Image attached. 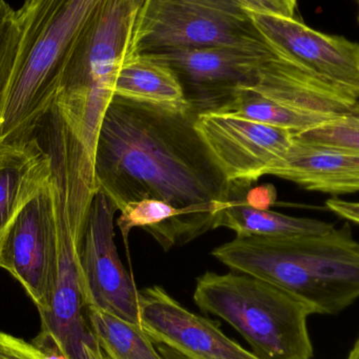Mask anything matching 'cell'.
I'll return each mask as SVG.
<instances>
[{
    "label": "cell",
    "mask_w": 359,
    "mask_h": 359,
    "mask_svg": "<svg viewBox=\"0 0 359 359\" xmlns=\"http://www.w3.org/2000/svg\"><path fill=\"white\" fill-rule=\"evenodd\" d=\"M190 107H160L114 96L101 123L95 179L121 211L154 198L177 208L229 202L248 187L226 178L196 132Z\"/></svg>",
    "instance_id": "6da1fadb"
},
{
    "label": "cell",
    "mask_w": 359,
    "mask_h": 359,
    "mask_svg": "<svg viewBox=\"0 0 359 359\" xmlns=\"http://www.w3.org/2000/svg\"><path fill=\"white\" fill-rule=\"evenodd\" d=\"M212 255L299 297L314 314H339L359 299V242L348 224L322 234L236 236Z\"/></svg>",
    "instance_id": "7a4b0ae2"
},
{
    "label": "cell",
    "mask_w": 359,
    "mask_h": 359,
    "mask_svg": "<svg viewBox=\"0 0 359 359\" xmlns=\"http://www.w3.org/2000/svg\"><path fill=\"white\" fill-rule=\"evenodd\" d=\"M107 0H25L20 42L0 97V147L25 142L52 104L67 56Z\"/></svg>",
    "instance_id": "3957f363"
},
{
    "label": "cell",
    "mask_w": 359,
    "mask_h": 359,
    "mask_svg": "<svg viewBox=\"0 0 359 359\" xmlns=\"http://www.w3.org/2000/svg\"><path fill=\"white\" fill-rule=\"evenodd\" d=\"M194 301L236 329L257 358H313L307 325L313 310L266 280L236 271L206 272L196 280Z\"/></svg>",
    "instance_id": "277c9868"
},
{
    "label": "cell",
    "mask_w": 359,
    "mask_h": 359,
    "mask_svg": "<svg viewBox=\"0 0 359 359\" xmlns=\"http://www.w3.org/2000/svg\"><path fill=\"white\" fill-rule=\"evenodd\" d=\"M144 0H107L74 43L56 99L77 126L94 157L118 72L133 56L132 44Z\"/></svg>",
    "instance_id": "5b68a950"
},
{
    "label": "cell",
    "mask_w": 359,
    "mask_h": 359,
    "mask_svg": "<svg viewBox=\"0 0 359 359\" xmlns=\"http://www.w3.org/2000/svg\"><path fill=\"white\" fill-rule=\"evenodd\" d=\"M192 48L273 50L234 0H144L133 55Z\"/></svg>",
    "instance_id": "8992f818"
},
{
    "label": "cell",
    "mask_w": 359,
    "mask_h": 359,
    "mask_svg": "<svg viewBox=\"0 0 359 359\" xmlns=\"http://www.w3.org/2000/svg\"><path fill=\"white\" fill-rule=\"evenodd\" d=\"M118 209L98 189L80 244L79 264L86 309L100 310L140 325V291L120 261L115 245L114 217Z\"/></svg>",
    "instance_id": "52a82bcc"
},
{
    "label": "cell",
    "mask_w": 359,
    "mask_h": 359,
    "mask_svg": "<svg viewBox=\"0 0 359 359\" xmlns=\"http://www.w3.org/2000/svg\"><path fill=\"white\" fill-rule=\"evenodd\" d=\"M273 50L192 48L147 55L178 78L186 102L196 115L219 113L240 88L253 86L259 65Z\"/></svg>",
    "instance_id": "ba28073f"
},
{
    "label": "cell",
    "mask_w": 359,
    "mask_h": 359,
    "mask_svg": "<svg viewBox=\"0 0 359 359\" xmlns=\"http://www.w3.org/2000/svg\"><path fill=\"white\" fill-rule=\"evenodd\" d=\"M0 268L20 283L38 312L46 310L57 271L56 217L50 181L25 205L6 232L0 247Z\"/></svg>",
    "instance_id": "9c48e42d"
},
{
    "label": "cell",
    "mask_w": 359,
    "mask_h": 359,
    "mask_svg": "<svg viewBox=\"0 0 359 359\" xmlns=\"http://www.w3.org/2000/svg\"><path fill=\"white\" fill-rule=\"evenodd\" d=\"M196 132L228 181L250 186L278 161L294 133L221 113L198 115Z\"/></svg>",
    "instance_id": "30bf717a"
},
{
    "label": "cell",
    "mask_w": 359,
    "mask_h": 359,
    "mask_svg": "<svg viewBox=\"0 0 359 359\" xmlns=\"http://www.w3.org/2000/svg\"><path fill=\"white\" fill-rule=\"evenodd\" d=\"M278 56L359 98V43L308 27L299 18L248 12Z\"/></svg>",
    "instance_id": "8fae6325"
},
{
    "label": "cell",
    "mask_w": 359,
    "mask_h": 359,
    "mask_svg": "<svg viewBox=\"0 0 359 359\" xmlns=\"http://www.w3.org/2000/svg\"><path fill=\"white\" fill-rule=\"evenodd\" d=\"M140 326L154 343L170 346L190 359H259L160 286L140 291Z\"/></svg>",
    "instance_id": "7c38bea8"
},
{
    "label": "cell",
    "mask_w": 359,
    "mask_h": 359,
    "mask_svg": "<svg viewBox=\"0 0 359 359\" xmlns=\"http://www.w3.org/2000/svg\"><path fill=\"white\" fill-rule=\"evenodd\" d=\"M249 88L285 107L323 115L349 113L359 100L356 95L320 79L276 53L261 63L257 82Z\"/></svg>",
    "instance_id": "4fadbf2b"
},
{
    "label": "cell",
    "mask_w": 359,
    "mask_h": 359,
    "mask_svg": "<svg viewBox=\"0 0 359 359\" xmlns=\"http://www.w3.org/2000/svg\"><path fill=\"white\" fill-rule=\"evenodd\" d=\"M266 176L292 182L310 191L339 196L359 192V151L314 144L293 136L284 159Z\"/></svg>",
    "instance_id": "5bb4252c"
},
{
    "label": "cell",
    "mask_w": 359,
    "mask_h": 359,
    "mask_svg": "<svg viewBox=\"0 0 359 359\" xmlns=\"http://www.w3.org/2000/svg\"><path fill=\"white\" fill-rule=\"evenodd\" d=\"M226 203L177 208L163 201L147 198L128 203L122 209L117 225L126 246L130 231L140 227L151 234L164 250H170L176 245L187 244L212 229L215 215Z\"/></svg>",
    "instance_id": "9a60e30c"
},
{
    "label": "cell",
    "mask_w": 359,
    "mask_h": 359,
    "mask_svg": "<svg viewBox=\"0 0 359 359\" xmlns=\"http://www.w3.org/2000/svg\"><path fill=\"white\" fill-rule=\"evenodd\" d=\"M50 179V158L37 139L0 147V247L13 222Z\"/></svg>",
    "instance_id": "2e32d148"
},
{
    "label": "cell",
    "mask_w": 359,
    "mask_h": 359,
    "mask_svg": "<svg viewBox=\"0 0 359 359\" xmlns=\"http://www.w3.org/2000/svg\"><path fill=\"white\" fill-rule=\"evenodd\" d=\"M114 95L160 107H189L174 72L147 55H133L122 65Z\"/></svg>",
    "instance_id": "e0dca14e"
},
{
    "label": "cell",
    "mask_w": 359,
    "mask_h": 359,
    "mask_svg": "<svg viewBox=\"0 0 359 359\" xmlns=\"http://www.w3.org/2000/svg\"><path fill=\"white\" fill-rule=\"evenodd\" d=\"M225 227L236 236H286L322 234L330 231L334 224L308 217H291L270 210L248 206L243 198L226 203L213 219L212 229Z\"/></svg>",
    "instance_id": "ac0fdd59"
},
{
    "label": "cell",
    "mask_w": 359,
    "mask_h": 359,
    "mask_svg": "<svg viewBox=\"0 0 359 359\" xmlns=\"http://www.w3.org/2000/svg\"><path fill=\"white\" fill-rule=\"evenodd\" d=\"M219 113L284 128L294 134L320 126L335 117L285 107L250 88H240L234 98Z\"/></svg>",
    "instance_id": "d6986e66"
},
{
    "label": "cell",
    "mask_w": 359,
    "mask_h": 359,
    "mask_svg": "<svg viewBox=\"0 0 359 359\" xmlns=\"http://www.w3.org/2000/svg\"><path fill=\"white\" fill-rule=\"evenodd\" d=\"M86 316L105 358L163 359L140 325L93 308Z\"/></svg>",
    "instance_id": "ffe728a7"
},
{
    "label": "cell",
    "mask_w": 359,
    "mask_h": 359,
    "mask_svg": "<svg viewBox=\"0 0 359 359\" xmlns=\"http://www.w3.org/2000/svg\"><path fill=\"white\" fill-rule=\"evenodd\" d=\"M299 140L359 151V100L349 113L335 116L328 121L301 133Z\"/></svg>",
    "instance_id": "44dd1931"
},
{
    "label": "cell",
    "mask_w": 359,
    "mask_h": 359,
    "mask_svg": "<svg viewBox=\"0 0 359 359\" xmlns=\"http://www.w3.org/2000/svg\"><path fill=\"white\" fill-rule=\"evenodd\" d=\"M20 42L18 12L6 0H0V97L12 75Z\"/></svg>",
    "instance_id": "7402d4cb"
},
{
    "label": "cell",
    "mask_w": 359,
    "mask_h": 359,
    "mask_svg": "<svg viewBox=\"0 0 359 359\" xmlns=\"http://www.w3.org/2000/svg\"><path fill=\"white\" fill-rule=\"evenodd\" d=\"M0 359H67L56 346L46 339L33 343L0 331Z\"/></svg>",
    "instance_id": "603a6c76"
},
{
    "label": "cell",
    "mask_w": 359,
    "mask_h": 359,
    "mask_svg": "<svg viewBox=\"0 0 359 359\" xmlns=\"http://www.w3.org/2000/svg\"><path fill=\"white\" fill-rule=\"evenodd\" d=\"M247 12L294 18L299 0H234Z\"/></svg>",
    "instance_id": "cb8c5ba5"
},
{
    "label": "cell",
    "mask_w": 359,
    "mask_h": 359,
    "mask_svg": "<svg viewBox=\"0 0 359 359\" xmlns=\"http://www.w3.org/2000/svg\"><path fill=\"white\" fill-rule=\"evenodd\" d=\"M278 198V192L272 184H263L247 190L243 201L248 206L259 210H269Z\"/></svg>",
    "instance_id": "d4e9b609"
},
{
    "label": "cell",
    "mask_w": 359,
    "mask_h": 359,
    "mask_svg": "<svg viewBox=\"0 0 359 359\" xmlns=\"http://www.w3.org/2000/svg\"><path fill=\"white\" fill-rule=\"evenodd\" d=\"M326 207L339 217L359 225V202L332 198L326 201Z\"/></svg>",
    "instance_id": "484cf974"
},
{
    "label": "cell",
    "mask_w": 359,
    "mask_h": 359,
    "mask_svg": "<svg viewBox=\"0 0 359 359\" xmlns=\"http://www.w3.org/2000/svg\"><path fill=\"white\" fill-rule=\"evenodd\" d=\"M155 345L163 359H190L170 346L163 345V344H155Z\"/></svg>",
    "instance_id": "4316f807"
},
{
    "label": "cell",
    "mask_w": 359,
    "mask_h": 359,
    "mask_svg": "<svg viewBox=\"0 0 359 359\" xmlns=\"http://www.w3.org/2000/svg\"><path fill=\"white\" fill-rule=\"evenodd\" d=\"M347 359H359V335Z\"/></svg>",
    "instance_id": "83f0119b"
},
{
    "label": "cell",
    "mask_w": 359,
    "mask_h": 359,
    "mask_svg": "<svg viewBox=\"0 0 359 359\" xmlns=\"http://www.w3.org/2000/svg\"><path fill=\"white\" fill-rule=\"evenodd\" d=\"M358 20L359 22V0H358Z\"/></svg>",
    "instance_id": "f1b7e54d"
}]
</instances>
